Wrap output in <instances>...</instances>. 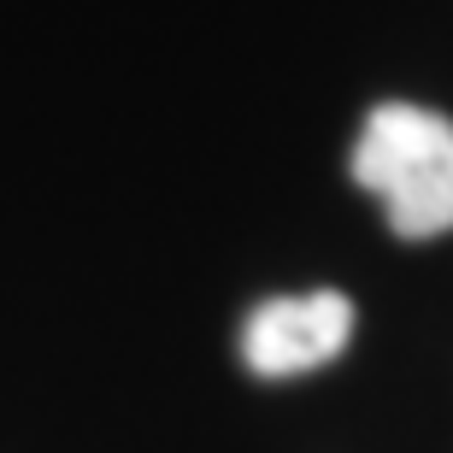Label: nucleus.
I'll return each instance as SVG.
<instances>
[{
  "label": "nucleus",
  "instance_id": "1",
  "mask_svg": "<svg viewBox=\"0 0 453 453\" xmlns=\"http://www.w3.org/2000/svg\"><path fill=\"white\" fill-rule=\"evenodd\" d=\"M353 183L383 201L395 235H406V242L448 235L453 230V124L412 101L371 106L359 148H353Z\"/></svg>",
  "mask_w": 453,
  "mask_h": 453
},
{
  "label": "nucleus",
  "instance_id": "2",
  "mask_svg": "<svg viewBox=\"0 0 453 453\" xmlns=\"http://www.w3.org/2000/svg\"><path fill=\"white\" fill-rule=\"evenodd\" d=\"M353 336V301L336 288H312V295H277V301L253 306L242 324V359L259 377H301V371L330 365Z\"/></svg>",
  "mask_w": 453,
  "mask_h": 453
}]
</instances>
